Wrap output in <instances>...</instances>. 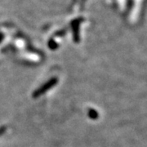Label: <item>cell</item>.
<instances>
[{
    "mask_svg": "<svg viewBox=\"0 0 147 147\" xmlns=\"http://www.w3.org/2000/svg\"><path fill=\"white\" fill-rule=\"evenodd\" d=\"M48 45H49V47L51 49H55V48H57V43L55 42L53 39H51L49 42H48Z\"/></svg>",
    "mask_w": 147,
    "mask_h": 147,
    "instance_id": "cell-3",
    "label": "cell"
},
{
    "mask_svg": "<svg viewBox=\"0 0 147 147\" xmlns=\"http://www.w3.org/2000/svg\"><path fill=\"white\" fill-rule=\"evenodd\" d=\"M90 114H91V116H92V118H93L95 119L96 116H97V113L96 112H95V110H90Z\"/></svg>",
    "mask_w": 147,
    "mask_h": 147,
    "instance_id": "cell-4",
    "label": "cell"
},
{
    "mask_svg": "<svg viewBox=\"0 0 147 147\" xmlns=\"http://www.w3.org/2000/svg\"><path fill=\"white\" fill-rule=\"evenodd\" d=\"M84 21L83 18H77L74 19L71 22V26H72V30H73V36L75 42H79V26L80 24Z\"/></svg>",
    "mask_w": 147,
    "mask_h": 147,
    "instance_id": "cell-1",
    "label": "cell"
},
{
    "mask_svg": "<svg viewBox=\"0 0 147 147\" xmlns=\"http://www.w3.org/2000/svg\"><path fill=\"white\" fill-rule=\"evenodd\" d=\"M3 34H0V42L3 40Z\"/></svg>",
    "mask_w": 147,
    "mask_h": 147,
    "instance_id": "cell-5",
    "label": "cell"
},
{
    "mask_svg": "<svg viewBox=\"0 0 147 147\" xmlns=\"http://www.w3.org/2000/svg\"><path fill=\"white\" fill-rule=\"evenodd\" d=\"M56 82H57V80H56V79H51V80H50L47 84H45V86H43V87L41 88L40 89L38 90L36 93L34 94V96H38V95H41L42 92H44L46 90H47L48 88H52L53 85L56 84Z\"/></svg>",
    "mask_w": 147,
    "mask_h": 147,
    "instance_id": "cell-2",
    "label": "cell"
}]
</instances>
